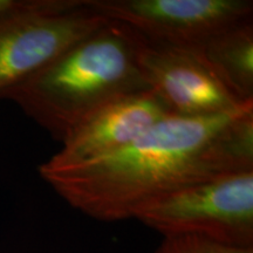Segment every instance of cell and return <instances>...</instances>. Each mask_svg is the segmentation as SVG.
I'll list each match as a JSON object with an SVG mask.
<instances>
[{
	"label": "cell",
	"mask_w": 253,
	"mask_h": 253,
	"mask_svg": "<svg viewBox=\"0 0 253 253\" xmlns=\"http://www.w3.org/2000/svg\"><path fill=\"white\" fill-rule=\"evenodd\" d=\"M253 170V107L209 116L170 114L130 144L90 162L39 173L72 208L100 221L135 218L151 202Z\"/></svg>",
	"instance_id": "6da1fadb"
},
{
	"label": "cell",
	"mask_w": 253,
	"mask_h": 253,
	"mask_svg": "<svg viewBox=\"0 0 253 253\" xmlns=\"http://www.w3.org/2000/svg\"><path fill=\"white\" fill-rule=\"evenodd\" d=\"M140 36L108 20L39 71L0 93L61 142L101 107L149 90L137 62Z\"/></svg>",
	"instance_id": "7a4b0ae2"
},
{
	"label": "cell",
	"mask_w": 253,
	"mask_h": 253,
	"mask_svg": "<svg viewBox=\"0 0 253 253\" xmlns=\"http://www.w3.org/2000/svg\"><path fill=\"white\" fill-rule=\"evenodd\" d=\"M135 219L163 237L192 236L253 248V170L218 177L151 202Z\"/></svg>",
	"instance_id": "3957f363"
},
{
	"label": "cell",
	"mask_w": 253,
	"mask_h": 253,
	"mask_svg": "<svg viewBox=\"0 0 253 253\" xmlns=\"http://www.w3.org/2000/svg\"><path fill=\"white\" fill-rule=\"evenodd\" d=\"M87 5L151 42L186 48H198L253 15L252 0H87Z\"/></svg>",
	"instance_id": "277c9868"
},
{
	"label": "cell",
	"mask_w": 253,
	"mask_h": 253,
	"mask_svg": "<svg viewBox=\"0 0 253 253\" xmlns=\"http://www.w3.org/2000/svg\"><path fill=\"white\" fill-rule=\"evenodd\" d=\"M138 36L137 62L142 75L173 114L209 116L253 107L237 99L221 84L198 48L162 45Z\"/></svg>",
	"instance_id": "5b68a950"
},
{
	"label": "cell",
	"mask_w": 253,
	"mask_h": 253,
	"mask_svg": "<svg viewBox=\"0 0 253 253\" xmlns=\"http://www.w3.org/2000/svg\"><path fill=\"white\" fill-rule=\"evenodd\" d=\"M108 20L87 5L36 12L0 24V93L54 60Z\"/></svg>",
	"instance_id": "8992f818"
},
{
	"label": "cell",
	"mask_w": 253,
	"mask_h": 253,
	"mask_svg": "<svg viewBox=\"0 0 253 253\" xmlns=\"http://www.w3.org/2000/svg\"><path fill=\"white\" fill-rule=\"evenodd\" d=\"M170 114L173 113L169 106L153 89L126 95L79 123L61 141V150L43 166L59 169L108 156Z\"/></svg>",
	"instance_id": "52a82bcc"
},
{
	"label": "cell",
	"mask_w": 253,
	"mask_h": 253,
	"mask_svg": "<svg viewBox=\"0 0 253 253\" xmlns=\"http://www.w3.org/2000/svg\"><path fill=\"white\" fill-rule=\"evenodd\" d=\"M198 50L214 75L237 99L253 103L252 19L209 38Z\"/></svg>",
	"instance_id": "ba28073f"
},
{
	"label": "cell",
	"mask_w": 253,
	"mask_h": 253,
	"mask_svg": "<svg viewBox=\"0 0 253 253\" xmlns=\"http://www.w3.org/2000/svg\"><path fill=\"white\" fill-rule=\"evenodd\" d=\"M86 0H0V24L36 12H68L84 6Z\"/></svg>",
	"instance_id": "9c48e42d"
},
{
	"label": "cell",
	"mask_w": 253,
	"mask_h": 253,
	"mask_svg": "<svg viewBox=\"0 0 253 253\" xmlns=\"http://www.w3.org/2000/svg\"><path fill=\"white\" fill-rule=\"evenodd\" d=\"M153 253H253V248L225 246L192 236L163 237Z\"/></svg>",
	"instance_id": "30bf717a"
}]
</instances>
